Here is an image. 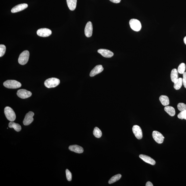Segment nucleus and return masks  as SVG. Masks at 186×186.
<instances>
[{"instance_id":"f257e3e1","label":"nucleus","mask_w":186,"mask_h":186,"mask_svg":"<svg viewBox=\"0 0 186 186\" xmlns=\"http://www.w3.org/2000/svg\"><path fill=\"white\" fill-rule=\"evenodd\" d=\"M4 113L6 118L10 121H13L16 118L15 112L11 108L6 106L4 109Z\"/></svg>"},{"instance_id":"f03ea898","label":"nucleus","mask_w":186,"mask_h":186,"mask_svg":"<svg viewBox=\"0 0 186 186\" xmlns=\"http://www.w3.org/2000/svg\"><path fill=\"white\" fill-rule=\"evenodd\" d=\"M3 84L5 87L9 89H17L22 86L21 83L15 80H7Z\"/></svg>"},{"instance_id":"7ed1b4c3","label":"nucleus","mask_w":186,"mask_h":186,"mask_svg":"<svg viewBox=\"0 0 186 186\" xmlns=\"http://www.w3.org/2000/svg\"><path fill=\"white\" fill-rule=\"evenodd\" d=\"M60 83V81L57 78H52L47 79L45 81V86L48 88H54L58 86Z\"/></svg>"},{"instance_id":"20e7f679","label":"nucleus","mask_w":186,"mask_h":186,"mask_svg":"<svg viewBox=\"0 0 186 186\" xmlns=\"http://www.w3.org/2000/svg\"><path fill=\"white\" fill-rule=\"evenodd\" d=\"M30 57V53L28 51L23 52L20 55L18 61L19 63L21 65H24L26 64L28 61Z\"/></svg>"},{"instance_id":"39448f33","label":"nucleus","mask_w":186,"mask_h":186,"mask_svg":"<svg viewBox=\"0 0 186 186\" xmlns=\"http://www.w3.org/2000/svg\"><path fill=\"white\" fill-rule=\"evenodd\" d=\"M130 27L133 31H139L141 28V24L140 22L137 19H132L129 22Z\"/></svg>"},{"instance_id":"423d86ee","label":"nucleus","mask_w":186,"mask_h":186,"mask_svg":"<svg viewBox=\"0 0 186 186\" xmlns=\"http://www.w3.org/2000/svg\"><path fill=\"white\" fill-rule=\"evenodd\" d=\"M152 135L153 139L158 144H161L163 142L164 137L161 133L154 131L153 132Z\"/></svg>"},{"instance_id":"0eeeda50","label":"nucleus","mask_w":186,"mask_h":186,"mask_svg":"<svg viewBox=\"0 0 186 186\" xmlns=\"http://www.w3.org/2000/svg\"><path fill=\"white\" fill-rule=\"evenodd\" d=\"M132 131L137 139L140 140L143 137L142 131L140 126L138 125H134L132 127Z\"/></svg>"},{"instance_id":"6e6552de","label":"nucleus","mask_w":186,"mask_h":186,"mask_svg":"<svg viewBox=\"0 0 186 186\" xmlns=\"http://www.w3.org/2000/svg\"><path fill=\"white\" fill-rule=\"evenodd\" d=\"M17 94L19 97L23 99L29 98L32 95L31 92L24 89L19 90Z\"/></svg>"},{"instance_id":"1a4fd4ad","label":"nucleus","mask_w":186,"mask_h":186,"mask_svg":"<svg viewBox=\"0 0 186 186\" xmlns=\"http://www.w3.org/2000/svg\"><path fill=\"white\" fill-rule=\"evenodd\" d=\"M37 33L39 36L41 37H47L52 34V31L49 29L43 28L39 29L37 31Z\"/></svg>"},{"instance_id":"9d476101","label":"nucleus","mask_w":186,"mask_h":186,"mask_svg":"<svg viewBox=\"0 0 186 186\" xmlns=\"http://www.w3.org/2000/svg\"><path fill=\"white\" fill-rule=\"evenodd\" d=\"M34 113L32 111L29 112L26 115L23 121V124L25 125H28L31 124L33 121V117Z\"/></svg>"},{"instance_id":"9b49d317","label":"nucleus","mask_w":186,"mask_h":186,"mask_svg":"<svg viewBox=\"0 0 186 186\" xmlns=\"http://www.w3.org/2000/svg\"><path fill=\"white\" fill-rule=\"evenodd\" d=\"M93 32L92 23L91 22H89L85 26L84 32L85 36L87 37H90L92 36Z\"/></svg>"},{"instance_id":"f8f14e48","label":"nucleus","mask_w":186,"mask_h":186,"mask_svg":"<svg viewBox=\"0 0 186 186\" xmlns=\"http://www.w3.org/2000/svg\"><path fill=\"white\" fill-rule=\"evenodd\" d=\"M28 5L26 4H22L16 5L11 9V12L12 13H16L22 11L27 8Z\"/></svg>"},{"instance_id":"ddd939ff","label":"nucleus","mask_w":186,"mask_h":186,"mask_svg":"<svg viewBox=\"0 0 186 186\" xmlns=\"http://www.w3.org/2000/svg\"><path fill=\"white\" fill-rule=\"evenodd\" d=\"M98 53L105 58H111L113 56V53L109 50L101 49L98 50Z\"/></svg>"},{"instance_id":"4468645a","label":"nucleus","mask_w":186,"mask_h":186,"mask_svg":"<svg viewBox=\"0 0 186 186\" xmlns=\"http://www.w3.org/2000/svg\"><path fill=\"white\" fill-rule=\"evenodd\" d=\"M103 69L104 68L101 65H98L96 66L91 71L90 74V76L91 77H94V76L102 72Z\"/></svg>"},{"instance_id":"2eb2a0df","label":"nucleus","mask_w":186,"mask_h":186,"mask_svg":"<svg viewBox=\"0 0 186 186\" xmlns=\"http://www.w3.org/2000/svg\"><path fill=\"white\" fill-rule=\"evenodd\" d=\"M140 158L142 160L144 161L146 163H148L152 165H154L155 164L156 162L154 159L148 156L144 155V154H140L139 155Z\"/></svg>"},{"instance_id":"dca6fc26","label":"nucleus","mask_w":186,"mask_h":186,"mask_svg":"<svg viewBox=\"0 0 186 186\" xmlns=\"http://www.w3.org/2000/svg\"><path fill=\"white\" fill-rule=\"evenodd\" d=\"M69 149L71 151L78 153H82L84 151L82 147L77 145L70 146L69 147Z\"/></svg>"},{"instance_id":"f3484780","label":"nucleus","mask_w":186,"mask_h":186,"mask_svg":"<svg viewBox=\"0 0 186 186\" xmlns=\"http://www.w3.org/2000/svg\"><path fill=\"white\" fill-rule=\"evenodd\" d=\"M67 4L70 10L73 11L76 9L77 0H67Z\"/></svg>"},{"instance_id":"a211bd4d","label":"nucleus","mask_w":186,"mask_h":186,"mask_svg":"<svg viewBox=\"0 0 186 186\" xmlns=\"http://www.w3.org/2000/svg\"><path fill=\"white\" fill-rule=\"evenodd\" d=\"M159 100L161 103L164 106H166L169 105L170 103L169 99L168 96L162 95L159 98Z\"/></svg>"},{"instance_id":"6ab92c4d","label":"nucleus","mask_w":186,"mask_h":186,"mask_svg":"<svg viewBox=\"0 0 186 186\" xmlns=\"http://www.w3.org/2000/svg\"><path fill=\"white\" fill-rule=\"evenodd\" d=\"M165 111L167 112L171 116L173 117L175 114V110L172 106H166L164 108Z\"/></svg>"},{"instance_id":"aec40b11","label":"nucleus","mask_w":186,"mask_h":186,"mask_svg":"<svg viewBox=\"0 0 186 186\" xmlns=\"http://www.w3.org/2000/svg\"><path fill=\"white\" fill-rule=\"evenodd\" d=\"M178 71L176 69H173L171 71V81L173 83L178 79Z\"/></svg>"},{"instance_id":"412c9836","label":"nucleus","mask_w":186,"mask_h":186,"mask_svg":"<svg viewBox=\"0 0 186 186\" xmlns=\"http://www.w3.org/2000/svg\"><path fill=\"white\" fill-rule=\"evenodd\" d=\"M9 127L10 128H13L17 132H19L21 130L22 127L21 126L19 125V124H16L13 122V121H11L9 123Z\"/></svg>"},{"instance_id":"4be33fe9","label":"nucleus","mask_w":186,"mask_h":186,"mask_svg":"<svg viewBox=\"0 0 186 186\" xmlns=\"http://www.w3.org/2000/svg\"><path fill=\"white\" fill-rule=\"evenodd\" d=\"M174 88L176 90H178L181 88L183 84L182 79L181 78H178L174 82Z\"/></svg>"},{"instance_id":"5701e85b","label":"nucleus","mask_w":186,"mask_h":186,"mask_svg":"<svg viewBox=\"0 0 186 186\" xmlns=\"http://www.w3.org/2000/svg\"><path fill=\"white\" fill-rule=\"evenodd\" d=\"M121 176L122 175L120 174H117V175L112 176L109 181V183L111 184L113 183H114L116 182L119 180L121 177Z\"/></svg>"},{"instance_id":"b1692460","label":"nucleus","mask_w":186,"mask_h":186,"mask_svg":"<svg viewBox=\"0 0 186 186\" xmlns=\"http://www.w3.org/2000/svg\"><path fill=\"white\" fill-rule=\"evenodd\" d=\"M93 134L96 138H100L102 136V133L101 130L98 127H96L94 128Z\"/></svg>"},{"instance_id":"393cba45","label":"nucleus","mask_w":186,"mask_h":186,"mask_svg":"<svg viewBox=\"0 0 186 186\" xmlns=\"http://www.w3.org/2000/svg\"><path fill=\"white\" fill-rule=\"evenodd\" d=\"M186 66L185 64L182 63L178 66L177 71L179 74H183L185 70Z\"/></svg>"},{"instance_id":"a878e982","label":"nucleus","mask_w":186,"mask_h":186,"mask_svg":"<svg viewBox=\"0 0 186 186\" xmlns=\"http://www.w3.org/2000/svg\"><path fill=\"white\" fill-rule=\"evenodd\" d=\"M177 108L181 112L186 111V105L184 103H178L177 105Z\"/></svg>"},{"instance_id":"bb28decb","label":"nucleus","mask_w":186,"mask_h":186,"mask_svg":"<svg viewBox=\"0 0 186 186\" xmlns=\"http://www.w3.org/2000/svg\"><path fill=\"white\" fill-rule=\"evenodd\" d=\"M6 51V47L4 45H0V57L3 56L5 54Z\"/></svg>"},{"instance_id":"cd10ccee","label":"nucleus","mask_w":186,"mask_h":186,"mask_svg":"<svg viewBox=\"0 0 186 186\" xmlns=\"http://www.w3.org/2000/svg\"><path fill=\"white\" fill-rule=\"evenodd\" d=\"M177 117L180 119L186 120V111L181 112L177 115Z\"/></svg>"},{"instance_id":"c85d7f7f","label":"nucleus","mask_w":186,"mask_h":186,"mask_svg":"<svg viewBox=\"0 0 186 186\" xmlns=\"http://www.w3.org/2000/svg\"><path fill=\"white\" fill-rule=\"evenodd\" d=\"M66 175L67 180L69 181H70L72 180V174L71 172L67 169L66 171Z\"/></svg>"},{"instance_id":"c756f323","label":"nucleus","mask_w":186,"mask_h":186,"mask_svg":"<svg viewBox=\"0 0 186 186\" xmlns=\"http://www.w3.org/2000/svg\"><path fill=\"white\" fill-rule=\"evenodd\" d=\"M183 78L182 79L183 83L184 86L186 88V72H185L183 74Z\"/></svg>"},{"instance_id":"7c9ffc66","label":"nucleus","mask_w":186,"mask_h":186,"mask_svg":"<svg viewBox=\"0 0 186 186\" xmlns=\"http://www.w3.org/2000/svg\"><path fill=\"white\" fill-rule=\"evenodd\" d=\"M109 1L112 2V3L117 4V3H120L121 2V0H109Z\"/></svg>"},{"instance_id":"2f4dec72","label":"nucleus","mask_w":186,"mask_h":186,"mask_svg":"<svg viewBox=\"0 0 186 186\" xmlns=\"http://www.w3.org/2000/svg\"><path fill=\"white\" fill-rule=\"evenodd\" d=\"M146 186H153V184H152V183L151 182H150V181H148V182H147V183L146 184Z\"/></svg>"},{"instance_id":"473e14b6","label":"nucleus","mask_w":186,"mask_h":186,"mask_svg":"<svg viewBox=\"0 0 186 186\" xmlns=\"http://www.w3.org/2000/svg\"><path fill=\"white\" fill-rule=\"evenodd\" d=\"M184 44L186 45V36L184 38Z\"/></svg>"}]
</instances>
